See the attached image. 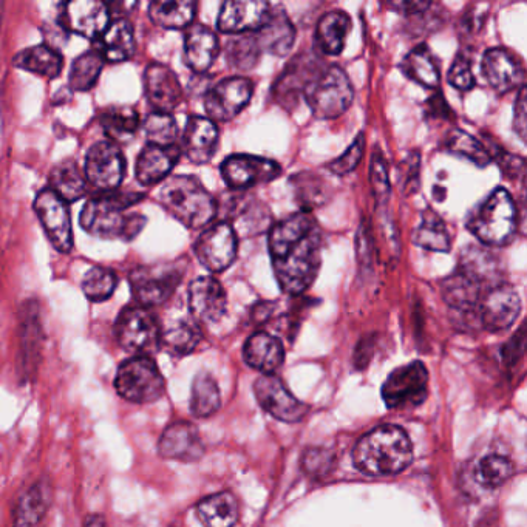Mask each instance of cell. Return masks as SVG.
<instances>
[{
    "mask_svg": "<svg viewBox=\"0 0 527 527\" xmlns=\"http://www.w3.org/2000/svg\"><path fill=\"white\" fill-rule=\"evenodd\" d=\"M429 396V371L422 362H412L388 376L382 398L390 408L416 407Z\"/></svg>",
    "mask_w": 527,
    "mask_h": 527,
    "instance_id": "12",
    "label": "cell"
},
{
    "mask_svg": "<svg viewBox=\"0 0 527 527\" xmlns=\"http://www.w3.org/2000/svg\"><path fill=\"white\" fill-rule=\"evenodd\" d=\"M84 527H106V523H104V520L99 515H90L87 521H85Z\"/></svg>",
    "mask_w": 527,
    "mask_h": 527,
    "instance_id": "62",
    "label": "cell"
},
{
    "mask_svg": "<svg viewBox=\"0 0 527 527\" xmlns=\"http://www.w3.org/2000/svg\"><path fill=\"white\" fill-rule=\"evenodd\" d=\"M486 291L487 289L478 285L475 280L470 279L459 269L441 282V294L444 300L449 303L452 310L463 311V313L476 310Z\"/></svg>",
    "mask_w": 527,
    "mask_h": 527,
    "instance_id": "34",
    "label": "cell"
},
{
    "mask_svg": "<svg viewBox=\"0 0 527 527\" xmlns=\"http://www.w3.org/2000/svg\"><path fill=\"white\" fill-rule=\"evenodd\" d=\"M517 204L504 187H498L478 204L466 220L467 229L486 248H503L517 234Z\"/></svg>",
    "mask_w": 527,
    "mask_h": 527,
    "instance_id": "5",
    "label": "cell"
},
{
    "mask_svg": "<svg viewBox=\"0 0 527 527\" xmlns=\"http://www.w3.org/2000/svg\"><path fill=\"white\" fill-rule=\"evenodd\" d=\"M183 276L184 268L180 263H157L133 269L129 279L136 305L149 310L163 305L174 296Z\"/></svg>",
    "mask_w": 527,
    "mask_h": 527,
    "instance_id": "9",
    "label": "cell"
},
{
    "mask_svg": "<svg viewBox=\"0 0 527 527\" xmlns=\"http://www.w3.org/2000/svg\"><path fill=\"white\" fill-rule=\"evenodd\" d=\"M398 183L402 194L412 195L418 192L421 183V153L419 150L408 152L398 167Z\"/></svg>",
    "mask_w": 527,
    "mask_h": 527,
    "instance_id": "54",
    "label": "cell"
},
{
    "mask_svg": "<svg viewBox=\"0 0 527 527\" xmlns=\"http://www.w3.org/2000/svg\"><path fill=\"white\" fill-rule=\"evenodd\" d=\"M442 149L478 167H487L492 163L487 147L481 141L476 140L475 136L461 129H452L447 132L446 138L442 141Z\"/></svg>",
    "mask_w": 527,
    "mask_h": 527,
    "instance_id": "44",
    "label": "cell"
},
{
    "mask_svg": "<svg viewBox=\"0 0 527 527\" xmlns=\"http://www.w3.org/2000/svg\"><path fill=\"white\" fill-rule=\"evenodd\" d=\"M365 155V136L364 133H359L356 140L350 144L347 150H345L339 158L331 161L328 164V169L333 172L337 177H345V175L351 174L354 169L359 167L362 158Z\"/></svg>",
    "mask_w": 527,
    "mask_h": 527,
    "instance_id": "55",
    "label": "cell"
},
{
    "mask_svg": "<svg viewBox=\"0 0 527 527\" xmlns=\"http://www.w3.org/2000/svg\"><path fill=\"white\" fill-rule=\"evenodd\" d=\"M102 130L115 144L129 143L140 129V115L130 106H112L99 115Z\"/></svg>",
    "mask_w": 527,
    "mask_h": 527,
    "instance_id": "40",
    "label": "cell"
},
{
    "mask_svg": "<svg viewBox=\"0 0 527 527\" xmlns=\"http://www.w3.org/2000/svg\"><path fill=\"white\" fill-rule=\"evenodd\" d=\"M220 44L217 34L206 25L195 24L187 28L184 36V59L195 73H206L217 59Z\"/></svg>",
    "mask_w": 527,
    "mask_h": 527,
    "instance_id": "28",
    "label": "cell"
},
{
    "mask_svg": "<svg viewBox=\"0 0 527 527\" xmlns=\"http://www.w3.org/2000/svg\"><path fill=\"white\" fill-rule=\"evenodd\" d=\"M370 183L376 203H385L391 191L390 174H388L387 160L379 149L374 150L371 155Z\"/></svg>",
    "mask_w": 527,
    "mask_h": 527,
    "instance_id": "53",
    "label": "cell"
},
{
    "mask_svg": "<svg viewBox=\"0 0 527 527\" xmlns=\"http://www.w3.org/2000/svg\"><path fill=\"white\" fill-rule=\"evenodd\" d=\"M449 82L461 92H469L475 87V76H473L469 58L464 55L456 56L449 70Z\"/></svg>",
    "mask_w": 527,
    "mask_h": 527,
    "instance_id": "56",
    "label": "cell"
},
{
    "mask_svg": "<svg viewBox=\"0 0 527 527\" xmlns=\"http://www.w3.org/2000/svg\"><path fill=\"white\" fill-rule=\"evenodd\" d=\"M158 203L189 229H201L217 217L218 201L200 180L191 175H172L158 189Z\"/></svg>",
    "mask_w": 527,
    "mask_h": 527,
    "instance_id": "4",
    "label": "cell"
},
{
    "mask_svg": "<svg viewBox=\"0 0 527 527\" xmlns=\"http://www.w3.org/2000/svg\"><path fill=\"white\" fill-rule=\"evenodd\" d=\"M432 7V2H418V0L416 2L405 0V2H393V4H390V8H395L398 13L407 14V16H418V14L425 13Z\"/></svg>",
    "mask_w": 527,
    "mask_h": 527,
    "instance_id": "61",
    "label": "cell"
},
{
    "mask_svg": "<svg viewBox=\"0 0 527 527\" xmlns=\"http://www.w3.org/2000/svg\"><path fill=\"white\" fill-rule=\"evenodd\" d=\"M106 61L98 51L90 50L73 61L68 75V84L75 92H87L95 87Z\"/></svg>",
    "mask_w": 527,
    "mask_h": 527,
    "instance_id": "47",
    "label": "cell"
},
{
    "mask_svg": "<svg viewBox=\"0 0 527 527\" xmlns=\"http://www.w3.org/2000/svg\"><path fill=\"white\" fill-rule=\"evenodd\" d=\"M351 30V19L344 11H330L323 14L317 22L314 33L316 50L325 56H337L344 50L348 33Z\"/></svg>",
    "mask_w": 527,
    "mask_h": 527,
    "instance_id": "32",
    "label": "cell"
},
{
    "mask_svg": "<svg viewBox=\"0 0 527 527\" xmlns=\"http://www.w3.org/2000/svg\"><path fill=\"white\" fill-rule=\"evenodd\" d=\"M21 339L22 368H24V376L30 378L36 373L39 354H41L42 331L41 320L38 317H31L30 313H25Z\"/></svg>",
    "mask_w": 527,
    "mask_h": 527,
    "instance_id": "49",
    "label": "cell"
},
{
    "mask_svg": "<svg viewBox=\"0 0 527 527\" xmlns=\"http://www.w3.org/2000/svg\"><path fill=\"white\" fill-rule=\"evenodd\" d=\"M291 184L302 212L311 214L313 209L323 206L330 200V184L320 175L300 172L296 177L291 178Z\"/></svg>",
    "mask_w": 527,
    "mask_h": 527,
    "instance_id": "43",
    "label": "cell"
},
{
    "mask_svg": "<svg viewBox=\"0 0 527 527\" xmlns=\"http://www.w3.org/2000/svg\"><path fill=\"white\" fill-rule=\"evenodd\" d=\"M197 13L192 0H155L149 7V16L155 24L167 30L191 27Z\"/></svg>",
    "mask_w": 527,
    "mask_h": 527,
    "instance_id": "42",
    "label": "cell"
},
{
    "mask_svg": "<svg viewBox=\"0 0 527 527\" xmlns=\"http://www.w3.org/2000/svg\"><path fill=\"white\" fill-rule=\"evenodd\" d=\"M225 214L228 225L232 226L235 234L242 237H254V235L269 232L272 223V214L268 206L262 201L249 195H237L226 201Z\"/></svg>",
    "mask_w": 527,
    "mask_h": 527,
    "instance_id": "21",
    "label": "cell"
},
{
    "mask_svg": "<svg viewBox=\"0 0 527 527\" xmlns=\"http://www.w3.org/2000/svg\"><path fill=\"white\" fill-rule=\"evenodd\" d=\"M118 286V276L112 269L95 266L85 274L82 280V291L92 302H104L110 299Z\"/></svg>",
    "mask_w": 527,
    "mask_h": 527,
    "instance_id": "52",
    "label": "cell"
},
{
    "mask_svg": "<svg viewBox=\"0 0 527 527\" xmlns=\"http://www.w3.org/2000/svg\"><path fill=\"white\" fill-rule=\"evenodd\" d=\"M268 245L280 289L291 297L302 296L316 282L322 266L323 232L316 218L300 211L274 223Z\"/></svg>",
    "mask_w": 527,
    "mask_h": 527,
    "instance_id": "1",
    "label": "cell"
},
{
    "mask_svg": "<svg viewBox=\"0 0 527 527\" xmlns=\"http://www.w3.org/2000/svg\"><path fill=\"white\" fill-rule=\"evenodd\" d=\"M109 4L99 0H73L62 5L59 25L62 30L72 31L82 38L96 39L101 36L110 24Z\"/></svg>",
    "mask_w": 527,
    "mask_h": 527,
    "instance_id": "17",
    "label": "cell"
},
{
    "mask_svg": "<svg viewBox=\"0 0 527 527\" xmlns=\"http://www.w3.org/2000/svg\"><path fill=\"white\" fill-rule=\"evenodd\" d=\"M458 269L484 289L503 283L498 259L492 252L487 251L486 246H469V249L463 252Z\"/></svg>",
    "mask_w": 527,
    "mask_h": 527,
    "instance_id": "33",
    "label": "cell"
},
{
    "mask_svg": "<svg viewBox=\"0 0 527 527\" xmlns=\"http://www.w3.org/2000/svg\"><path fill=\"white\" fill-rule=\"evenodd\" d=\"M262 48L254 33L237 34L226 45V59L235 72H251L259 64Z\"/></svg>",
    "mask_w": 527,
    "mask_h": 527,
    "instance_id": "46",
    "label": "cell"
},
{
    "mask_svg": "<svg viewBox=\"0 0 527 527\" xmlns=\"http://www.w3.org/2000/svg\"><path fill=\"white\" fill-rule=\"evenodd\" d=\"M198 262L211 272H223L235 262L238 237L226 221H218L201 232L194 245Z\"/></svg>",
    "mask_w": 527,
    "mask_h": 527,
    "instance_id": "13",
    "label": "cell"
},
{
    "mask_svg": "<svg viewBox=\"0 0 527 527\" xmlns=\"http://www.w3.org/2000/svg\"><path fill=\"white\" fill-rule=\"evenodd\" d=\"M425 116L430 119H441V121L455 119V113L450 109L441 92H436L435 95L430 96L429 101L425 102Z\"/></svg>",
    "mask_w": 527,
    "mask_h": 527,
    "instance_id": "59",
    "label": "cell"
},
{
    "mask_svg": "<svg viewBox=\"0 0 527 527\" xmlns=\"http://www.w3.org/2000/svg\"><path fill=\"white\" fill-rule=\"evenodd\" d=\"M255 398L269 415L283 422H299L308 407L300 402L274 374H262L254 384Z\"/></svg>",
    "mask_w": 527,
    "mask_h": 527,
    "instance_id": "18",
    "label": "cell"
},
{
    "mask_svg": "<svg viewBox=\"0 0 527 527\" xmlns=\"http://www.w3.org/2000/svg\"><path fill=\"white\" fill-rule=\"evenodd\" d=\"M481 72L487 84L500 95L521 89L524 85L523 65L506 48L487 50L481 61Z\"/></svg>",
    "mask_w": 527,
    "mask_h": 527,
    "instance_id": "23",
    "label": "cell"
},
{
    "mask_svg": "<svg viewBox=\"0 0 527 527\" xmlns=\"http://www.w3.org/2000/svg\"><path fill=\"white\" fill-rule=\"evenodd\" d=\"M48 183H50L48 189L55 192L65 203L81 200L89 189V183L85 180L84 172L73 160H65L56 164L51 169Z\"/></svg>",
    "mask_w": 527,
    "mask_h": 527,
    "instance_id": "36",
    "label": "cell"
},
{
    "mask_svg": "<svg viewBox=\"0 0 527 527\" xmlns=\"http://www.w3.org/2000/svg\"><path fill=\"white\" fill-rule=\"evenodd\" d=\"M119 347L133 356H150L161 347L163 328L157 316L144 306H127L115 323Z\"/></svg>",
    "mask_w": 527,
    "mask_h": 527,
    "instance_id": "8",
    "label": "cell"
},
{
    "mask_svg": "<svg viewBox=\"0 0 527 527\" xmlns=\"http://www.w3.org/2000/svg\"><path fill=\"white\" fill-rule=\"evenodd\" d=\"M487 8L489 5L473 4L464 11L461 22H459V28L463 31L464 36L480 33L481 28L484 27V21H486Z\"/></svg>",
    "mask_w": 527,
    "mask_h": 527,
    "instance_id": "57",
    "label": "cell"
},
{
    "mask_svg": "<svg viewBox=\"0 0 527 527\" xmlns=\"http://www.w3.org/2000/svg\"><path fill=\"white\" fill-rule=\"evenodd\" d=\"M303 98L317 119H336L350 109L354 89L342 68L323 65L306 85Z\"/></svg>",
    "mask_w": 527,
    "mask_h": 527,
    "instance_id": "6",
    "label": "cell"
},
{
    "mask_svg": "<svg viewBox=\"0 0 527 527\" xmlns=\"http://www.w3.org/2000/svg\"><path fill=\"white\" fill-rule=\"evenodd\" d=\"M34 212L38 215L48 240L62 254L72 251L73 225L68 203L50 189H42L34 200Z\"/></svg>",
    "mask_w": 527,
    "mask_h": 527,
    "instance_id": "15",
    "label": "cell"
},
{
    "mask_svg": "<svg viewBox=\"0 0 527 527\" xmlns=\"http://www.w3.org/2000/svg\"><path fill=\"white\" fill-rule=\"evenodd\" d=\"M135 30L126 17L110 22L106 31L95 41L93 50L106 62H124L135 55Z\"/></svg>",
    "mask_w": 527,
    "mask_h": 527,
    "instance_id": "30",
    "label": "cell"
},
{
    "mask_svg": "<svg viewBox=\"0 0 527 527\" xmlns=\"http://www.w3.org/2000/svg\"><path fill=\"white\" fill-rule=\"evenodd\" d=\"M217 124L206 116H191L187 119L183 133L184 155L194 164H206L214 158L217 152Z\"/></svg>",
    "mask_w": 527,
    "mask_h": 527,
    "instance_id": "26",
    "label": "cell"
},
{
    "mask_svg": "<svg viewBox=\"0 0 527 527\" xmlns=\"http://www.w3.org/2000/svg\"><path fill=\"white\" fill-rule=\"evenodd\" d=\"M478 317L490 333H500L514 325L521 313V299L517 289L509 283H500L487 289L478 303Z\"/></svg>",
    "mask_w": 527,
    "mask_h": 527,
    "instance_id": "16",
    "label": "cell"
},
{
    "mask_svg": "<svg viewBox=\"0 0 527 527\" xmlns=\"http://www.w3.org/2000/svg\"><path fill=\"white\" fill-rule=\"evenodd\" d=\"M413 243L419 248L435 252H449L452 248V234L446 221L433 209L427 208L422 212V220L413 232Z\"/></svg>",
    "mask_w": 527,
    "mask_h": 527,
    "instance_id": "41",
    "label": "cell"
},
{
    "mask_svg": "<svg viewBox=\"0 0 527 527\" xmlns=\"http://www.w3.org/2000/svg\"><path fill=\"white\" fill-rule=\"evenodd\" d=\"M144 90L153 112L170 113L183 101V87L177 73L160 62L146 68Z\"/></svg>",
    "mask_w": 527,
    "mask_h": 527,
    "instance_id": "22",
    "label": "cell"
},
{
    "mask_svg": "<svg viewBox=\"0 0 527 527\" xmlns=\"http://www.w3.org/2000/svg\"><path fill=\"white\" fill-rule=\"evenodd\" d=\"M323 61L313 53H300L293 61L286 65L274 84V98L285 109L291 110L297 106L302 98L306 85L310 84L313 76L323 67Z\"/></svg>",
    "mask_w": 527,
    "mask_h": 527,
    "instance_id": "19",
    "label": "cell"
},
{
    "mask_svg": "<svg viewBox=\"0 0 527 527\" xmlns=\"http://www.w3.org/2000/svg\"><path fill=\"white\" fill-rule=\"evenodd\" d=\"M495 160H497L504 177L510 178V180L524 177L526 164H524L523 158L518 157V155H512V153L506 152L504 149H498L495 152Z\"/></svg>",
    "mask_w": 527,
    "mask_h": 527,
    "instance_id": "58",
    "label": "cell"
},
{
    "mask_svg": "<svg viewBox=\"0 0 527 527\" xmlns=\"http://www.w3.org/2000/svg\"><path fill=\"white\" fill-rule=\"evenodd\" d=\"M243 357L246 364L254 370L263 374H274L285 361V348L276 336L260 331L246 340Z\"/></svg>",
    "mask_w": 527,
    "mask_h": 527,
    "instance_id": "31",
    "label": "cell"
},
{
    "mask_svg": "<svg viewBox=\"0 0 527 527\" xmlns=\"http://www.w3.org/2000/svg\"><path fill=\"white\" fill-rule=\"evenodd\" d=\"M514 475V464L506 456L489 455L481 459L476 469V481L487 489L503 486Z\"/></svg>",
    "mask_w": 527,
    "mask_h": 527,
    "instance_id": "51",
    "label": "cell"
},
{
    "mask_svg": "<svg viewBox=\"0 0 527 527\" xmlns=\"http://www.w3.org/2000/svg\"><path fill=\"white\" fill-rule=\"evenodd\" d=\"M177 146L161 147L147 144L136 158V180L143 186H157L170 177V172L177 166L181 157Z\"/></svg>",
    "mask_w": 527,
    "mask_h": 527,
    "instance_id": "27",
    "label": "cell"
},
{
    "mask_svg": "<svg viewBox=\"0 0 527 527\" xmlns=\"http://www.w3.org/2000/svg\"><path fill=\"white\" fill-rule=\"evenodd\" d=\"M116 393L132 404H152L164 395L163 374L150 356H133L119 365Z\"/></svg>",
    "mask_w": 527,
    "mask_h": 527,
    "instance_id": "7",
    "label": "cell"
},
{
    "mask_svg": "<svg viewBox=\"0 0 527 527\" xmlns=\"http://www.w3.org/2000/svg\"><path fill=\"white\" fill-rule=\"evenodd\" d=\"M238 515L240 507L231 492L214 493L197 504V517L203 527H234Z\"/></svg>",
    "mask_w": 527,
    "mask_h": 527,
    "instance_id": "37",
    "label": "cell"
},
{
    "mask_svg": "<svg viewBox=\"0 0 527 527\" xmlns=\"http://www.w3.org/2000/svg\"><path fill=\"white\" fill-rule=\"evenodd\" d=\"M189 310L197 322L217 323L228 310L225 288L215 277L203 276L189 286Z\"/></svg>",
    "mask_w": 527,
    "mask_h": 527,
    "instance_id": "24",
    "label": "cell"
},
{
    "mask_svg": "<svg viewBox=\"0 0 527 527\" xmlns=\"http://www.w3.org/2000/svg\"><path fill=\"white\" fill-rule=\"evenodd\" d=\"M158 452L163 458L195 463L204 455V444L194 424L186 421L174 422L161 435Z\"/></svg>",
    "mask_w": 527,
    "mask_h": 527,
    "instance_id": "25",
    "label": "cell"
},
{
    "mask_svg": "<svg viewBox=\"0 0 527 527\" xmlns=\"http://www.w3.org/2000/svg\"><path fill=\"white\" fill-rule=\"evenodd\" d=\"M271 10V5L263 0H228L218 13V30L235 36L255 33L268 21Z\"/></svg>",
    "mask_w": 527,
    "mask_h": 527,
    "instance_id": "20",
    "label": "cell"
},
{
    "mask_svg": "<svg viewBox=\"0 0 527 527\" xmlns=\"http://www.w3.org/2000/svg\"><path fill=\"white\" fill-rule=\"evenodd\" d=\"M126 169L123 150L109 140L93 144L85 157V180L101 194L115 192L123 183Z\"/></svg>",
    "mask_w": 527,
    "mask_h": 527,
    "instance_id": "10",
    "label": "cell"
},
{
    "mask_svg": "<svg viewBox=\"0 0 527 527\" xmlns=\"http://www.w3.org/2000/svg\"><path fill=\"white\" fill-rule=\"evenodd\" d=\"M201 339H203V333H201L197 320L181 319L163 331L161 345H164L170 353L186 356L198 347Z\"/></svg>",
    "mask_w": 527,
    "mask_h": 527,
    "instance_id": "45",
    "label": "cell"
},
{
    "mask_svg": "<svg viewBox=\"0 0 527 527\" xmlns=\"http://www.w3.org/2000/svg\"><path fill=\"white\" fill-rule=\"evenodd\" d=\"M221 405L220 390L211 374L200 373L192 384L191 412L197 418H208L218 412Z\"/></svg>",
    "mask_w": 527,
    "mask_h": 527,
    "instance_id": "48",
    "label": "cell"
},
{
    "mask_svg": "<svg viewBox=\"0 0 527 527\" xmlns=\"http://www.w3.org/2000/svg\"><path fill=\"white\" fill-rule=\"evenodd\" d=\"M51 504V490L45 481L28 489L14 510L13 527H42L48 507Z\"/></svg>",
    "mask_w": 527,
    "mask_h": 527,
    "instance_id": "38",
    "label": "cell"
},
{
    "mask_svg": "<svg viewBox=\"0 0 527 527\" xmlns=\"http://www.w3.org/2000/svg\"><path fill=\"white\" fill-rule=\"evenodd\" d=\"M401 70L408 79L418 82L425 89H438L441 82V70L432 51L425 44L416 45L404 61L401 62Z\"/></svg>",
    "mask_w": 527,
    "mask_h": 527,
    "instance_id": "39",
    "label": "cell"
},
{
    "mask_svg": "<svg viewBox=\"0 0 527 527\" xmlns=\"http://www.w3.org/2000/svg\"><path fill=\"white\" fill-rule=\"evenodd\" d=\"M254 95V82L245 76L221 79L204 95L206 118L218 123L231 121L248 107Z\"/></svg>",
    "mask_w": 527,
    "mask_h": 527,
    "instance_id": "11",
    "label": "cell"
},
{
    "mask_svg": "<svg viewBox=\"0 0 527 527\" xmlns=\"http://www.w3.org/2000/svg\"><path fill=\"white\" fill-rule=\"evenodd\" d=\"M527 110H526V87L518 89V98L515 102L514 115V130L518 133L521 140H526V126H527Z\"/></svg>",
    "mask_w": 527,
    "mask_h": 527,
    "instance_id": "60",
    "label": "cell"
},
{
    "mask_svg": "<svg viewBox=\"0 0 527 527\" xmlns=\"http://www.w3.org/2000/svg\"><path fill=\"white\" fill-rule=\"evenodd\" d=\"M262 51L274 56H286L296 42V28L283 7H274L259 31H255Z\"/></svg>",
    "mask_w": 527,
    "mask_h": 527,
    "instance_id": "29",
    "label": "cell"
},
{
    "mask_svg": "<svg viewBox=\"0 0 527 527\" xmlns=\"http://www.w3.org/2000/svg\"><path fill=\"white\" fill-rule=\"evenodd\" d=\"M149 144L155 146H175L178 138V126L172 113L152 112L146 116L143 123Z\"/></svg>",
    "mask_w": 527,
    "mask_h": 527,
    "instance_id": "50",
    "label": "cell"
},
{
    "mask_svg": "<svg viewBox=\"0 0 527 527\" xmlns=\"http://www.w3.org/2000/svg\"><path fill=\"white\" fill-rule=\"evenodd\" d=\"M135 192H109L85 203L82 208L81 226L84 231L107 240L130 242L146 226V217L130 209L143 200Z\"/></svg>",
    "mask_w": 527,
    "mask_h": 527,
    "instance_id": "2",
    "label": "cell"
},
{
    "mask_svg": "<svg viewBox=\"0 0 527 527\" xmlns=\"http://www.w3.org/2000/svg\"><path fill=\"white\" fill-rule=\"evenodd\" d=\"M221 177L234 191H245L252 186L271 183L282 174V166L268 158L235 153L221 163Z\"/></svg>",
    "mask_w": 527,
    "mask_h": 527,
    "instance_id": "14",
    "label": "cell"
},
{
    "mask_svg": "<svg viewBox=\"0 0 527 527\" xmlns=\"http://www.w3.org/2000/svg\"><path fill=\"white\" fill-rule=\"evenodd\" d=\"M353 461L356 469L364 475H398L412 464V441L396 425H382L357 442Z\"/></svg>",
    "mask_w": 527,
    "mask_h": 527,
    "instance_id": "3",
    "label": "cell"
},
{
    "mask_svg": "<svg viewBox=\"0 0 527 527\" xmlns=\"http://www.w3.org/2000/svg\"><path fill=\"white\" fill-rule=\"evenodd\" d=\"M14 67L22 68L34 75L55 79L61 75L64 56L53 45L41 44L25 48L13 59Z\"/></svg>",
    "mask_w": 527,
    "mask_h": 527,
    "instance_id": "35",
    "label": "cell"
}]
</instances>
